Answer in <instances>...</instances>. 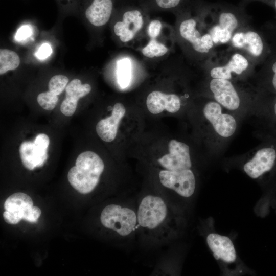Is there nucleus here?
Returning <instances> with one entry per match:
<instances>
[{"label":"nucleus","mask_w":276,"mask_h":276,"mask_svg":"<svg viewBox=\"0 0 276 276\" xmlns=\"http://www.w3.org/2000/svg\"><path fill=\"white\" fill-rule=\"evenodd\" d=\"M205 3L176 15L174 27L176 43L186 58L201 67L217 51L204 20Z\"/></svg>","instance_id":"obj_1"},{"label":"nucleus","mask_w":276,"mask_h":276,"mask_svg":"<svg viewBox=\"0 0 276 276\" xmlns=\"http://www.w3.org/2000/svg\"><path fill=\"white\" fill-rule=\"evenodd\" d=\"M137 232L154 243H166L178 226V216L172 205L163 195H143L137 206Z\"/></svg>","instance_id":"obj_2"},{"label":"nucleus","mask_w":276,"mask_h":276,"mask_svg":"<svg viewBox=\"0 0 276 276\" xmlns=\"http://www.w3.org/2000/svg\"><path fill=\"white\" fill-rule=\"evenodd\" d=\"M256 66L244 52L228 46L218 50L202 67L210 78L237 81L250 74Z\"/></svg>","instance_id":"obj_3"},{"label":"nucleus","mask_w":276,"mask_h":276,"mask_svg":"<svg viewBox=\"0 0 276 276\" xmlns=\"http://www.w3.org/2000/svg\"><path fill=\"white\" fill-rule=\"evenodd\" d=\"M177 44L174 27L160 19H150L135 50L144 59L163 61L174 52Z\"/></svg>","instance_id":"obj_4"},{"label":"nucleus","mask_w":276,"mask_h":276,"mask_svg":"<svg viewBox=\"0 0 276 276\" xmlns=\"http://www.w3.org/2000/svg\"><path fill=\"white\" fill-rule=\"evenodd\" d=\"M115 11L118 18L113 26L114 35L123 46L135 49L151 19L150 13L139 5H126Z\"/></svg>","instance_id":"obj_5"},{"label":"nucleus","mask_w":276,"mask_h":276,"mask_svg":"<svg viewBox=\"0 0 276 276\" xmlns=\"http://www.w3.org/2000/svg\"><path fill=\"white\" fill-rule=\"evenodd\" d=\"M104 169V162L97 154L85 151L78 155L75 166L69 170L68 180L79 193L88 194L98 185Z\"/></svg>","instance_id":"obj_6"},{"label":"nucleus","mask_w":276,"mask_h":276,"mask_svg":"<svg viewBox=\"0 0 276 276\" xmlns=\"http://www.w3.org/2000/svg\"><path fill=\"white\" fill-rule=\"evenodd\" d=\"M271 43L261 32L248 24L233 33L228 46L244 52L257 65L262 64L268 56Z\"/></svg>","instance_id":"obj_7"},{"label":"nucleus","mask_w":276,"mask_h":276,"mask_svg":"<svg viewBox=\"0 0 276 276\" xmlns=\"http://www.w3.org/2000/svg\"><path fill=\"white\" fill-rule=\"evenodd\" d=\"M100 219L104 227L125 240L137 232V209L129 204H109L103 209Z\"/></svg>","instance_id":"obj_8"},{"label":"nucleus","mask_w":276,"mask_h":276,"mask_svg":"<svg viewBox=\"0 0 276 276\" xmlns=\"http://www.w3.org/2000/svg\"><path fill=\"white\" fill-rule=\"evenodd\" d=\"M4 207V219L10 224H16L22 219L31 223L36 222L41 213L38 207L33 206L32 198L21 192L14 193L8 197Z\"/></svg>","instance_id":"obj_9"},{"label":"nucleus","mask_w":276,"mask_h":276,"mask_svg":"<svg viewBox=\"0 0 276 276\" xmlns=\"http://www.w3.org/2000/svg\"><path fill=\"white\" fill-rule=\"evenodd\" d=\"M49 136L38 134L32 141H24L19 146V152L24 167L30 170L43 166L48 158Z\"/></svg>","instance_id":"obj_10"},{"label":"nucleus","mask_w":276,"mask_h":276,"mask_svg":"<svg viewBox=\"0 0 276 276\" xmlns=\"http://www.w3.org/2000/svg\"><path fill=\"white\" fill-rule=\"evenodd\" d=\"M209 88L212 98L223 108L233 111L240 107L242 96L235 81L210 78Z\"/></svg>","instance_id":"obj_11"},{"label":"nucleus","mask_w":276,"mask_h":276,"mask_svg":"<svg viewBox=\"0 0 276 276\" xmlns=\"http://www.w3.org/2000/svg\"><path fill=\"white\" fill-rule=\"evenodd\" d=\"M223 107L213 99L204 105L203 113L215 132L224 138L229 137L235 132L237 122L231 114L223 112Z\"/></svg>","instance_id":"obj_12"},{"label":"nucleus","mask_w":276,"mask_h":276,"mask_svg":"<svg viewBox=\"0 0 276 276\" xmlns=\"http://www.w3.org/2000/svg\"><path fill=\"white\" fill-rule=\"evenodd\" d=\"M158 178L164 187L174 191L180 196L190 197L195 192V177L191 169L179 171L161 170Z\"/></svg>","instance_id":"obj_13"},{"label":"nucleus","mask_w":276,"mask_h":276,"mask_svg":"<svg viewBox=\"0 0 276 276\" xmlns=\"http://www.w3.org/2000/svg\"><path fill=\"white\" fill-rule=\"evenodd\" d=\"M268 143L259 148L252 158L244 165V170L250 177L258 178L270 173L276 166V144Z\"/></svg>","instance_id":"obj_14"},{"label":"nucleus","mask_w":276,"mask_h":276,"mask_svg":"<svg viewBox=\"0 0 276 276\" xmlns=\"http://www.w3.org/2000/svg\"><path fill=\"white\" fill-rule=\"evenodd\" d=\"M169 153L157 159V163L163 168L170 171H179L190 169L192 162L190 148L185 143L172 140L168 143Z\"/></svg>","instance_id":"obj_15"},{"label":"nucleus","mask_w":276,"mask_h":276,"mask_svg":"<svg viewBox=\"0 0 276 276\" xmlns=\"http://www.w3.org/2000/svg\"><path fill=\"white\" fill-rule=\"evenodd\" d=\"M138 5L150 13L169 12L175 15L192 9L203 0H137Z\"/></svg>","instance_id":"obj_16"},{"label":"nucleus","mask_w":276,"mask_h":276,"mask_svg":"<svg viewBox=\"0 0 276 276\" xmlns=\"http://www.w3.org/2000/svg\"><path fill=\"white\" fill-rule=\"evenodd\" d=\"M146 103L148 110L153 114L159 113L164 110L175 113L181 107V100L178 95L158 90L150 92L146 98Z\"/></svg>","instance_id":"obj_17"},{"label":"nucleus","mask_w":276,"mask_h":276,"mask_svg":"<svg viewBox=\"0 0 276 276\" xmlns=\"http://www.w3.org/2000/svg\"><path fill=\"white\" fill-rule=\"evenodd\" d=\"M258 90L276 94V41L271 43V50L257 75Z\"/></svg>","instance_id":"obj_18"},{"label":"nucleus","mask_w":276,"mask_h":276,"mask_svg":"<svg viewBox=\"0 0 276 276\" xmlns=\"http://www.w3.org/2000/svg\"><path fill=\"white\" fill-rule=\"evenodd\" d=\"M126 109L124 105L120 102L116 103L111 115L101 120L96 125V132L104 141L110 142L116 137L120 121L124 116Z\"/></svg>","instance_id":"obj_19"},{"label":"nucleus","mask_w":276,"mask_h":276,"mask_svg":"<svg viewBox=\"0 0 276 276\" xmlns=\"http://www.w3.org/2000/svg\"><path fill=\"white\" fill-rule=\"evenodd\" d=\"M91 90L89 84H82L78 79L72 80L65 88V97L60 106L61 112L66 116H72L76 110L79 99L88 95Z\"/></svg>","instance_id":"obj_20"},{"label":"nucleus","mask_w":276,"mask_h":276,"mask_svg":"<svg viewBox=\"0 0 276 276\" xmlns=\"http://www.w3.org/2000/svg\"><path fill=\"white\" fill-rule=\"evenodd\" d=\"M114 0H90L85 11L86 18L95 27L105 25L114 12Z\"/></svg>","instance_id":"obj_21"},{"label":"nucleus","mask_w":276,"mask_h":276,"mask_svg":"<svg viewBox=\"0 0 276 276\" xmlns=\"http://www.w3.org/2000/svg\"><path fill=\"white\" fill-rule=\"evenodd\" d=\"M209 248L216 260L231 263L236 259V252L233 243L227 237L217 234H209L206 238Z\"/></svg>","instance_id":"obj_22"},{"label":"nucleus","mask_w":276,"mask_h":276,"mask_svg":"<svg viewBox=\"0 0 276 276\" xmlns=\"http://www.w3.org/2000/svg\"><path fill=\"white\" fill-rule=\"evenodd\" d=\"M257 96L267 135L276 139V94L258 90Z\"/></svg>","instance_id":"obj_23"},{"label":"nucleus","mask_w":276,"mask_h":276,"mask_svg":"<svg viewBox=\"0 0 276 276\" xmlns=\"http://www.w3.org/2000/svg\"><path fill=\"white\" fill-rule=\"evenodd\" d=\"M137 62L129 55H125L117 61V82L122 89L128 87L131 81L133 67Z\"/></svg>","instance_id":"obj_24"},{"label":"nucleus","mask_w":276,"mask_h":276,"mask_svg":"<svg viewBox=\"0 0 276 276\" xmlns=\"http://www.w3.org/2000/svg\"><path fill=\"white\" fill-rule=\"evenodd\" d=\"M20 64L18 54L10 50H0V74L2 75L10 70L17 68Z\"/></svg>","instance_id":"obj_25"},{"label":"nucleus","mask_w":276,"mask_h":276,"mask_svg":"<svg viewBox=\"0 0 276 276\" xmlns=\"http://www.w3.org/2000/svg\"><path fill=\"white\" fill-rule=\"evenodd\" d=\"M68 82V78L66 76L63 75H55L49 82V90L58 96L65 89Z\"/></svg>","instance_id":"obj_26"},{"label":"nucleus","mask_w":276,"mask_h":276,"mask_svg":"<svg viewBox=\"0 0 276 276\" xmlns=\"http://www.w3.org/2000/svg\"><path fill=\"white\" fill-rule=\"evenodd\" d=\"M37 100L40 106L44 109L51 110L53 109L58 101V96L48 91L39 94Z\"/></svg>","instance_id":"obj_27"},{"label":"nucleus","mask_w":276,"mask_h":276,"mask_svg":"<svg viewBox=\"0 0 276 276\" xmlns=\"http://www.w3.org/2000/svg\"><path fill=\"white\" fill-rule=\"evenodd\" d=\"M32 32V30L30 26L24 25L17 30L15 39L17 41L25 40L31 35Z\"/></svg>","instance_id":"obj_28"},{"label":"nucleus","mask_w":276,"mask_h":276,"mask_svg":"<svg viewBox=\"0 0 276 276\" xmlns=\"http://www.w3.org/2000/svg\"><path fill=\"white\" fill-rule=\"evenodd\" d=\"M52 53V49L48 43L43 44L35 54V56L40 60L48 58Z\"/></svg>","instance_id":"obj_29"},{"label":"nucleus","mask_w":276,"mask_h":276,"mask_svg":"<svg viewBox=\"0 0 276 276\" xmlns=\"http://www.w3.org/2000/svg\"><path fill=\"white\" fill-rule=\"evenodd\" d=\"M251 1H259L262 3H264L266 4H267L268 6H270L271 7H273V3L274 0H245V2H248Z\"/></svg>","instance_id":"obj_30"},{"label":"nucleus","mask_w":276,"mask_h":276,"mask_svg":"<svg viewBox=\"0 0 276 276\" xmlns=\"http://www.w3.org/2000/svg\"><path fill=\"white\" fill-rule=\"evenodd\" d=\"M273 7L274 8L275 12V15H276V0H274L273 3Z\"/></svg>","instance_id":"obj_31"},{"label":"nucleus","mask_w":276,"mask_h":276,"mask_svg":"<svg viewBox=\"0 0 276 276\" xmlns=\"http://www.w3.org/2000/svg\"><path fill=\"white\" fill-rule=\"evenodd\" d=\"M244 1H245V0H244Z\"/></svg>","instance_id":"obj_32"}]
</instances>
